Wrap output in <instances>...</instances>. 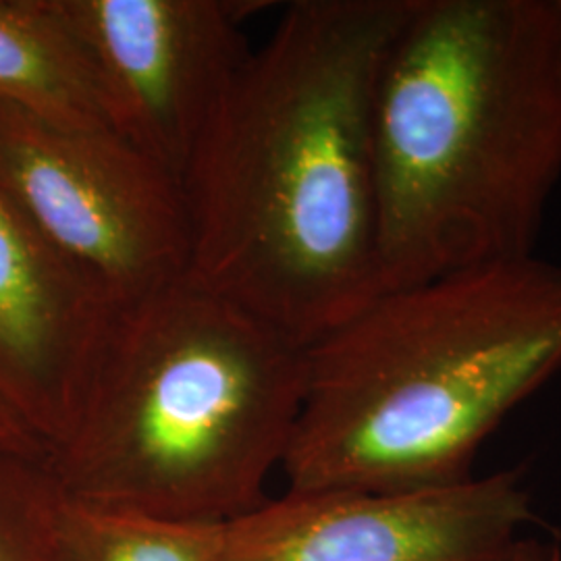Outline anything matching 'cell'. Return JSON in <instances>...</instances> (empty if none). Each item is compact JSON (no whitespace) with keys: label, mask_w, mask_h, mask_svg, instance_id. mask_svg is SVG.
Instances as JSON below:
<instances>
[{"label":"cell","mask_w":561,"mask_h":561,"mask_svg":"<svg viewBox=\"0 0 561 561\" xmlns=\"http://www.w3.org/2000/svg\"><path fill=\"white\" fill-rule=\"evenodd\" d=\"M412 0H300L183 173L187 277L301 347L381 294L373 111Z\"/></svg>","instance_id":"obj_1"},{"label":"cell","mask_w":561,"mask_h":561,"mask_svg":"<svg viewBox=\"0 0 561 561\" xmlns=\"http://www.w3.org/2000/svg\"><path fill=\"white\" fill-rule=\"evenodd\" d=\"M373 148L381 294L533 256L561 180L556 0H412Z\"/></svg>","instance_id":"obj_2"},{"label":"cell","mask_w":561,"mask_h":561,"mask_svg":"<svg viewBox=\"0 0 561 561\" xmlns=\"http://www.w3.org/2000/svg\"><path fill=\"white\" fill-rule=\"evenodd\" d=\"M561 370V266L533 256L382 291L306 347L287 489L470 481L505 416Z\"/></svg>","instance_id":"obj_3"},{"label":"cell","mask_w":561,"mask_h":561,"mask_svg":"<svg viewBox=\"0 0 561 561\" xmlns=\"http://www.w3.org/2000/svg\"><path fill=\"white\" fill-rule=\"evenodd\" d=\"M304 385L306 347L183 277L115 310L50 463L73 500L227 524L266 500Z\"/></svg>","instance_id":"obj_4"},{"label":"cell","mask_w":561,"mask_h":561,"mask_svg":"<svg viewBox=\"0 0 561 561\" xmlns=\"http://www.w3.org/2000/svg\"><path fill=\"white\" fill-rule=\"evenodd\" d=\"M0 183L113 310L190 273L181 181L117 131L59 127L0 104Z\"/></svg>","instance_id":"obj_5"},{"label":"cell","mask_w":561,"mask_h":561,"mask_svg":"<svg viewBox=\"0 0 561 561\" xmlns=\"http://www.w3.org/2000/svg\"><path fill=\"white\" fill-rule=\"evenodd\" d=\"M92 60L113 129L178 180L252 48L259 2L53 0Z\"/></svg>","instance_id":"obj_6"},{"label":"cell","mask_w":561,"mask_h":561,"mask_svg":"<svg viewBox=\"0 0 561 561\" xmlns=\"http://www.w3.org/2000/svg\"><path fill=\"white\" fill-rule=\"evenodd\" d=\"M530 518L514 470L412 493L287 489L225 524L219 561H495Z\"/></svg>","instance_id":"obj_7"},{"label":"cell","mask_w":561,"mask_h":561,"mask_svg":"<svg viewBox=\"0 0 561 561\" xmlns=\"http://www.w3.org/2000/svg\"><path fill=\"white\" fill-rule=\"evenodd\" d=\"M113 314L0 183V403L50 456L78 419Z\"/></svg>","instance_id":"obj_8"},{"label":"cell","mask_w":561,"mask_h":561,"mask_svg":"<svg viewBox=\"0 0 561 561\" xmlns=\"http://www.w3.org/2000/svg\"><path fill=\"white\" fill-rule=\"evenodd\" d=\"M0 104L73 129H113L99 73L53 0H0Z\"/></svg>","instance_id":"obj_9"},{"label":"cell","mask_w":561,"mask_h":561,"mask_svg":"<svg viewBox=\"0 0 561 561\" xmlns=\"http://www.w3.org/2000/svg\"><path fill=\"white\" fill-rule=\"evenodd\" d=\"M65 547L69 561H219L221 522L162 518L67 495Z\"/></svg>","instance_id":"obj_10"},{"label":"cell","mask_w":561,"mask_h":561,"mask_svg":"<svg viewBox=\"0 0 561 561\" xmlns=\"http://www.w3.org/2000/svg\"><path fill=\"white\" fill-rule=\"evenodd\" d=\"M65 503L48 456L0 449V561H69Z\"/></svg>","instance_id":"obj_11"},{"label":"cell","mask_w":561,"mask_h":561,"mask_svg":"<svg viewBox=\"0 0 561 561\" xmlns=\"http://www.w3.org/2000/svg\"><path fill=\"white\" fill-rule=\"evenodd\" d=\"M0 449L50 458V451L2 403H0Z\"/></svg>","instance_id":"obj_12"},{"label":"cell","mask_w":561,"mask_h":561,"mask_svg":"<svg viewBox=\"0 0 561 561\" xmlns=\"http://www.w3.org/2000/svg\"><path fill=\"white\" fill-rule=\"evenodd\" d=\"M495 561H561V553L551 542L518 537Z\"/></svg>","instance_id":"obj_13"},{"label":"cell","mask_w":561,"mask_h":561,"mask_svg":"<svg viewBox=\"0 0 561 561\" xmlns=\"http://www.w3.org/2000/svg\"><path fill=\"white\" fill-rule=\"evenodd\" d=\"M556 13H558V65H560L561 80V0H556Z\"/></svg>","instance_id":"obj_14"}]
</instances>
